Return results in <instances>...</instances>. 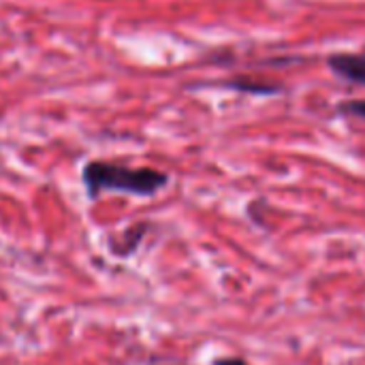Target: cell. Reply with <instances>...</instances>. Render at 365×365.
<instances>
[{"mask_svg": "<svg viewBox=\"0 0 365 365\" xmlns=\"http://www.w3.org/2000/svg\"><path fill=\"white\" fill-rule=\"evenodd\" d=\"M214 365H248V361H244L240 357H222V359H216Z\"/></svg>", "mask_w": 365, "mask_h": 365, "instance_id": "5", "label": "cell"}, {"mask_svg": "<svg viewBox=\"0 0 365 365\" xmlns=\"http://www.w3.org/2000/svg\"><path fill=\"white\" fill-rule=\"evenodd\" d=\"M329 68L342 79L365 86V56L361 53H334L329 60Z\"/></svg>", "mask_w": 365, "mask_h": 365, "instance_id": "2", "label": "cell"}, {"mask_svg": "<svg viewBox=\"0 0 365 365\" xmlns=\"http://www.w3.org/2000/svg\"><path fill=\"white\" fill-rule=\"evenodd\" d=\"M229 86L233 90L250 92V94H278L280 92V86L269 83V81H261V79H250V77H235L229 81Z\"/></svg>", "mask_w": 365, "mask_h": 365, "instance_id": "3", "label": "cell"}, {"mask_svg": "<svg viewBox=\"0 0 365 365\" xmlns=\"http://www.w3.org/2000/svg\"><path fill=\"white\" fill-rule=\"evenodd\" d=\"M338 109H340L342 113H346V115H353V118H361V120H365V98L344 101V103H340Z\"/></svg>", "mask_w": 365, "mask_h": 365, "instance_id": "4", "label": "cell"}, {"mask_svg": "<svg viewBox=\"0 0 365 365\" xmlns=\"http://www.w3.org/2000/svg\"><path fill=\"white\" fill-rule=\"evenodd\" d=\"M81 182L88 199H98L103 192H126L152 197L169 184V175L150 167H126L109 160H90L81 169Z\"/></svg>", "mask_w": 365, "mask_h": 365, "instance_id": "1", "label": "cell"}]
</instances>
